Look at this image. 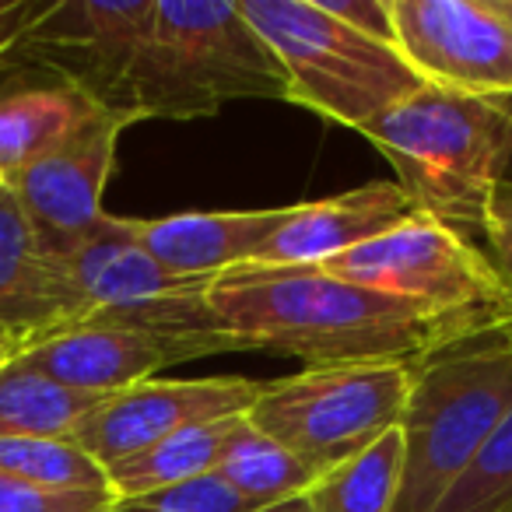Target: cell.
<instances>
[{
  "label": "cell",
  "mask_w": 512,
  "mask_h": 512,
  "mask_svg": "<svg viewBox=\"0 0 512 512\" xmlns=\"http://www.w3.org/2000/svg\"><path fill=\"white\" fill-rule=\"evenodd\" d=\"M481 249L488 253L498 274V302L488 309V323H484L481 337L512 351V179L498 186Z\"/></svg>",
  "instance_id": "24"
},
{
  "label": "cell",
  "mask_w": 512,
  "mask_h": 512,
  "mask_svg": "<svg viewBox=\"0 0 512 512\" xmlns=\"http://www.w3.org/2000/svg\"><path fill=\"white\" fill-rule=\"evenodd\" d=\"M214 316L239 348L281 351L316 365L421 362L481 334L474 316H446L397 295L351 285L320 267L242 264L207 288Z\"/></svg>",
  "instance_id": "1"
},
{
  "label": "cell",
  "mask_w": 512,
  "mask_h": 512,
  "mask_svg": "<svg viewBox=\"0 0 512 512\" xmlns=\"http://www.w3.org/2000/svg\"><path fill=\"white\" fill-rule=\"evenodd\" d=\"M411 379L414 362L316 365L267 383L246 418L299 456L316 481L400 428Z\"/></svg>",
  "instance_id": "6"
},
{
  "label": "cell",
  "mask_w": 512,
  "mask_h": 512,
  "mask_svg": "<svg viewBox=\"0 0 512 512\" xmlns=\"http://www.w3.org/2000/svg\"><path fill=\"white\" fill-rule=\"evenodd\" d=\"M235 421L239 418L179 428L169 439L148 446L144 453L106 467L113 498H137V495H148V491H162L172 488V484L193 481V477L214 474L218 456L225 449V439L232 435Z\"/></svg>",
  "instance_id": "19"
},
{
  "label": "cell",
  "mask_w": 512,
  "mask_h": 512,
  "mask_svg": "<svg viewBox=\"0 0 512 512\" xmlns=\"http://www.w3.org/2000/svg\"><path fill=\"white\" fill-rule=\"evenodd\" d=\"M404 474V435L386 432L369 449L337 463L309 484L313 512H393Z\"/></svg>",
  "instance_id": "21"
},
{
  "label": "cell",
  "mask_w": 512,
  "mask_h": 512,
  "mask_svg": "<svg viewBox=\"0 0 512 512\" xmlns=\"http://www.w3.org/2000/svg\"><path fill=\"white\" fill-rule=\"evenodd\" d=\"M0 470L53 491H109V477L74 439H0Z\"/></svg>",
  "instance_id": "22"
},
{
  "label": "cell",
  "mask_w": 512,
  "mask_h": 512,
  "mask_svg": "<svg viewBox=\"0 0 512 512\" xmlns=\"http://www.w3.org/2000/svg\"><path fill=\"white\" fill-rule=\"evenodd\" d=\"M418 207L393 179L365 183L358 190L288 207L281 228L256 249V267H316L390 228L404 225Z\"/></svg>",
  "instance_id": "14"
},
{
  "label": "cell",
  "mask_w": 512,
  "mask_h": 512,
  "mask_svg": "<svg viewBox=\"0 0 512 512\" xmlns=\"http://www.w3.org/2000/svg\"><path fill=\"white\" fill-rule=\"evenodd\" d=\"M214 474L249 509H267V505L288 502V498H302L309 491V484H313V474L302 467L299 456L288 453L267 432H260L249 418L235 421Z\"/></svg>",
  "instance_id": "20"
},
{
  "label": "cell",
  "mask_w": 512,
  "mask_h": 512,
  "mask_svg": "<svg viewBox=\"0 0 512 512\" xmlns=\"http://www.w3.org/2000/svg\"><path fill=\"white\" fill-rule=\"evenodd\" d=\"M239 8L278 60L285 99L330 123L362 134L425 85L397 46L337 22L320 0H239Z\"/></svg>",
  "instance_id": "5"
},
{
  "label": "cell",
  "mask_w": 512,
  "mask_h": 512,
  "mask_svg": "<svg viewBox=\"0 0 512 512\" xmlns=\"http://www.w3.org/2000/svg\"><path fill=\"white\" fill-rule=\"evenodd\" d=\"M0 341H15V337H8V334H4V327H0Z\"/></svg>",
  "instance_id": "31"
},
{
  "label": "cell",
  "mask_w": 512,
  "mask_h": 512,
  "mask_svg": "<svg viewBox=\"0 0 512 512\" xmlns=\"http://www.w3.org/2000/svg\"><path fill=\"white\" fill-rule=\"evenodd\" d=\"M316 267L351 285L481 323L498 302V274L488 253L421 211Z\"/></svg>",
  "instance_id": "8"
},
{
  "label": "cell",
  "mask_w": 512,
  "mask_h": 512,
  "mask_svg": "<svg viewBox=\"0 0 512 512\" xmlns=\"http://www.w3.org/2000/svg\"><path fill=\"white\" fill-rule=\"evenodd\" d=\"M421 214L481 246L512 162V99L421 85L362 130Z\"/></svg>",
  "instance_id": "2"
},
{
  "label": "cell",
  "mask_w": 512,
  "mask_h": 512,
  "mask_svg": "<svg viewBox=\"0 0 512 512\" xmlns=\"http://www.w3.org/2000/svg\"><path fill=\"white\" fill-rule=\"evenodd\" d=\"M512 411V351L474 334L414 362L393 512H435Z\"/></svg>",
  "instance_id": "3"
},
{
  "label": "cell",
  "mask_w": 512,
  "mask_h": 512,
  "mask_svg": "<svg viewBox=\"0 0 512 512\" xmlns=\"http://www.w3.org/2000/svg\"><path fill=\"white\" fill-rule=\"evenodd\" d=\"M235 99H285V74L239 0H158L134 74L137 120H200Z\"/></svg>",
  "instance_id": "4"
},
{
  "label": "cell",
  "mask_w": 512,
  "mask_h": 512,
  "mask_svg": "<svg viewBox=\"0 0 512 512\" xmlns=\"http://www.w3.org/2000/svg\"><path fill=\"white\" fill-rule=\"evenodd\" d=\"M60 260L67 264V274H71L74 288L85 302V316L102 313V309L137 306V302L186 292L200 281H214L179 278V274L165 271L144 249V242L137 239V221L113 218V214H106Z\"/></svg>",
  "instance_id": "15"
},
{
  "label": "cell",
  "mask_w": 512,
  "mask_h": 512,
  "mask_svg": "<svg viewBox=\"0 0 512 512\" xmlns=\"http://www.w3.org/2000/svg\"><path fill=\"white\" fill-rule=\"evenodd\" d=\"M320 8L330 11L337 22H344L355 32H362V36L376 39V43L397 46L390 0H320Z\"/></svg>",
  "instance_id": "27"
},
{
  "label": "cell",
  "mask_w": 512,
  "mask_h": 512,
  "mask_svg": "<svg viewBox=\"0 0 512 512\" xmlns=\"http://www.w3.org/2000/svg\"><path fill=\"white\" fill-rule=\"evenodd\" d=\"M435 512H512V411Z\"/></svg>",
  "instance_id": "23"
},
{
  "label": "cell",
  "mask_w": 512,
  "mask_h": 512,
  "mask_svg": "<svg viewBox=\"0 0 512 512\" xmlns=\"http://www.w3.org/2000/svg\"><path fill=\"white\" fill-rule=\"evenodd\" d=\"M113 502L106 491H53L0 470V512H102Z\"/></svg>",
  "instance_id": "26"
},
{
  "label": "cell",
  "mask_w": 512,
  "mask_h": 512,
  "mask_svg": "<svg viewBox=\"0 0 512 512\" xmlns=\"http://www.w3.org/2000/svg\"><path fill=\"white\" fill-rule=\"evenodd\" d=\"M46 0H0V71H11L18 43L29 32V25L43 15Z\"/></svg>",
  "instance_id": "28"
},
{
  "label": "cell",
  "mask_w": 512,
  "mask_h": 512,
  "mask_svg": "<svg viewBox=\"0 0 512 512\" xmlns=\"http://www.w3.org/2000/svg\"><path fill=\"white\" fill-rule=\"evenodd\" d=\"M253 512H313L309 498H288V502H278V505H267V509H253Z\"/></svg>",
  "instance_id": "29"
},
{
  "label": "cell",
  "mask_w": 512,
  "mask_h": 512,
  "mask_svg": "<svg viewBox=\"0 0 512 512\" xmlns=\"http://www.w3.org/2000/svg\"><path fill=\"white\" fill-rule=\"evenodd\" d=\"M158 0H46L11 64L78 88L106 113L137 123L134 74L155 29Z\"/></svg>",
  "instance_id": "7"
},
{
  "label": "cell",
  "mask_w": 512,
  "mask_h": 512,
  "mask_svg": "<svg viewBox=\"0 0 512 512\" xmlns=\"http://www.w3.org/2000/svg\"><path fill=\"white\" fill-rule=\"evenodd\" d=\"M99 113L106 109L57 78L50 85L0 88V179L22 176Z\"/></svg>",
  "instance_id": "17"
},
{
  "label": "cell",
  "mask_w": 512,
  "mask_h": 512,
  "mask_svg": "<svg viewBox=\"0 0 512 512\" xmlns=\"http://www.w3.org/2000/svg\"><path fill=\"white\" fill-rule=\"evenodd\" d=\"M113 512H253L218 474L193 477L137 498H116Z\"/></svg>",
  "instance_id": "25"
},
{
  "label": "cell",
  "mask_w": 512,
  "mask_h": 512,
  "mask_svg": "<svg viewBox=\"0 0 512 512\" xmlns=\"http://www.w3.org/2000/svg\"><path fill=\"white\" fill-rule=\"evenodd\" d=\"M106 400L67 390L11 358L0 365V439H74Z\"/></svg>",
  "instance_id": "18"
},
{
  "label": "cell",
  "mask_w": 512,
  "mask_h": 512,
  "mask_svg": "<svg viewBox=\"0 0 512 512\" xmlns=\"http://www.w3.org/2000/svg\"><path fill=\"white\" fill-rule=\"evenodd\" d=\"M18 344L22 341H0V365H8L18 355Z\"/></svg>",
  "instance_id": "30"
},
{
  "label": "cell",
  "mask_w": 512,
  "mask_h": 512,
  "mask_svg": "<svg viewBox=\"0 0 512 512\" xmlns=\"http://www.w3.org/2000/svg\"><path fill=\"white\" fill-rule=\"evenodd\" d=\"M288 207L267 211H190L172 218L137 221V239L165 271L179 278H218L232 267L249 264L264 246Z\"/></svg>",
  "instance_id": "16"
},
{
  "label": "cell",
  "mask_w": 512,
  "mask_h": 512,
  "mask_svg": "<svg viewBox=\"0 0 512 512\" xmlns=\"http://www.w3.org/2000/svg\"><path fill=\"white\" fill-rule=\"evenodd\" d=\"M18 362L78 393L116 397L137 383L155 379L176 358L148 334L102 320H78L18 344Z\"/></svg>",
  "instance_id": "13"
},
{
  "label": "cell",
  "mask_w": 512,
  "mask_h": 512,
  "mask_svg": "<svg viewBox=\"0 0 512 512\" xmlns=\"http://www.w3.org/2000/svg\"><path fill=\"white\" fill-rule=\"evenodd\" d=\"M0 186H4V179H0Z\"/></svg>",
  "instance_id": "33"
},
{
  "label": "cell",
  "mask_w": 512,
  "mask_h": 512,
  "mask_svg": "<svg viewBox=\"0 0 512 512\" xmlns=\"http://www.w3.org/2000/svg\"><path fill=\"white\" fill-rule=\"evenodd\" d=\"M85 320L67 264L43 242L11 186H0V327L15 341Z\"/></svg>",
  "instance_id": "12"
},
{
  "label": "cell",
  "mask_w": 512,
  "mask_h": 512,
  "mask_svg": "<svg viewBox=\"0 0 512 512\" xmlns=\"http://www.w3.org/2000/svg\"><path fill=\"white\" fill-rule=\"evenodd\" d=\"M400 57L425 85L512 99V0H390Z\"/></svg>",
  "instance_id": "9"
},
{
  "label": "cell",
  "mask_w": 512,
  "mask_h": 512,
  "mask_svg": "<svg viewBox=\"0 0 512 512\" xmlns=\"http://www.w3.org/2000/svg\"><path fill=\"white\" fill-rule=\"evenodd\" d=\"M267 383L242 376L211 379H148L109 397L85 425L74 432V442L99 463L102 470L120 460L144 453L172 432L207 421L246 418L260 400Z\"/></svg>",
  "instance_id": "10"
},
{
  "label": "cell",
  "mask_w": 512,
  "mask_h": 512,
  "mask_svg": "<svg viewBox=\"0 0 512 512\" xmlns=\"http://www.w3.org/2000/svg\"><path fill=\"white\" fill-rule=\"evenodd\" d=\"M130 123L113 113H99L67 137L60 148L11 179V193L57 256L85 239L102 218V193L113 176L116 144Z\"/></svg>",
  "instance_id": "11"
},
{
  "label": "cell",
  "mask_w": 512,
  "mask_h": 512,
  "mask_svg": "<svg viewBox=\"0 0 512 512\" xmlns=\"http://www.w3.org/2000/svg\"><path fill=\"white\" fill-rule=\"evenodd\" d=\"M102 512H113V509H102Z\"/></svg>",
  "instance_id": "32"
}]
</instances>
